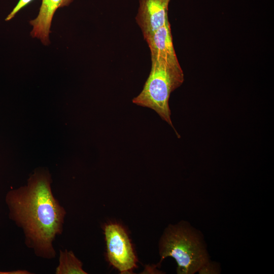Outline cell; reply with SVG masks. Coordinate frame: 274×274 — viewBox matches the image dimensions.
Wrapping results in <instances>:
<instances>
[{"label": "cell", "instance_id": "cell-1", "mask_svg": "<svg viewBox=\"0 0 274 274\" xmlns=\"http://www.w3.org/2000/svg\"><path fill=\"white\" fill-rule=\"evenodd\" d=\"M51 175L45 168L36 169L26 185L9 191L6 202L10 219L22 229L25 243L36 256L53 259V242L61 234L66 211L54 197Z\"/></svg>", "mask_w": 274, "mask_h": 274}, {"label": "cell", "instance_id": "cell-2", "mask_svg": "<svg viewBox=\"0 0 274 274\" xmlns=\"http://www.w3.org/2000/svg\"><path fill=\"white\" fill-rule=\"evenodd\" d=\"M151 58L150 74L142 90L132 99V102L155 111L172 127L180 138V135L172 122L168 101L172 92L184 82L183 71L180 63H169L159 57H151Z\"/></svg>", "mask_w": 274, "mask_h": 274}, {"label": "cell", "instance_id": "cell-3", "mask_svg": "<svg viewBox=\"0 0 274 274\" xmlns=\"http://www.w3.org/2000/svg\"><path fill=\"white\" fill-rule=\"evenodd\" d=\"M160 254L161 261L168 256L175 259L178 273H194L208 262L197 235L182 225L170 226L166 229L160 242Z\"/></svg>", "mask_w": 274, "mask_h": 274}, {"label": "cell", "instance_id": "cell-4", "mask_svg": "<svg viewBox=\"0 0 274 274\" xmlns=\"http://www.w3.org/2000/svg\"><path fill=\"white\" fill-rule=\"evenodd\" d=\"M104 233L110 263L121 273H131L136 267V258L125 229L118 224L111 223L105 225Z\"/></svg>", "mask_w": 274, "mask_h": 274}, {"label": "cell", "instance_id": "cell-5", "mask_svg": "<svg viewBox=\"0 0 274 274\" xmlns=\"http://www.w3.org/2000/svg\"><path fill=\"white\" fill-rule=\"evenodd\" d=\"M170 0H140L135 16L144 39L162 26L168 20V7Z\"/></svg>", "mask_w": 274, "mask_h": 274}, {"label": "cell", "instance_id": "cell-6", "mask_svg": "<svg viewBox=\"0 0 274 274\" xmlns=\"http://www.w3.org/2000/svg\"><path fill=\"white\" fill-rule=\"evenodd\" d=\"M73 0H42L38 16L30 21L33 26L30 32L32 38L41 40L45 45L50 43L49 35L53 16L58 8L68 6Z\"/></svg>", "mask_w": 274, "mask_h": 274}, {"label": "cell", "instance_id": "cell-7", "mask_svg": "<svg viewBox=\"0 0 274 274\" xmlns=\"http://www.w3.org/2000/svg\"><path fill=\"white\" fill-rule=\"evenodd\" d=\"M144 40L149 48L151 57L161 58L172 63H179L173 43L169 20Z\"/></svg>", "mask_w": 274, "mask_h": 274}, {"label": "cell", "instance_id": "cell-8", "mask_svg": "<svg viewBox=\"0 0 274 274\" xmlns=\"http://www.w3.org/2000/svg\"><path fill=\"white\" fill-rule=\"evenodd\" d=\"M56 274H86L82 268V262L73 252L67 250H60L59 263L55 270Z\"/></svg>", "mask_w": 274, "mask_h": 274}, {"label": "cell", "instance_id": "cell-9", "mask_svg": "<svg viewBox=\"0 0 274 274\" xmlns=\"http://www.w3.org/2000/svg\"><path fill=\"white\" fill-rule=\"evenodd\" d=\"M32 0H19L15 8L13 9L11 12L6 17L5 20L9 21L11 20L22 8L27 5Z\"/></svg>", "mask_w": 274, "mask_h": 274}, {"label": "cell", "instance_id": "cell-10", "mask_svg": "<svg viewBox=\"0 0 274 274\" xmlns=\"http://www.w3.org/2000/svg\"><path fill=\"white\" fill-rule=\"evenodd\" d=\"M31 273L28 271L25 270H17L11 271H0V274H28Z\"/></svg>", "mask_w": 274, "mask_h": 274}]
</instances>
